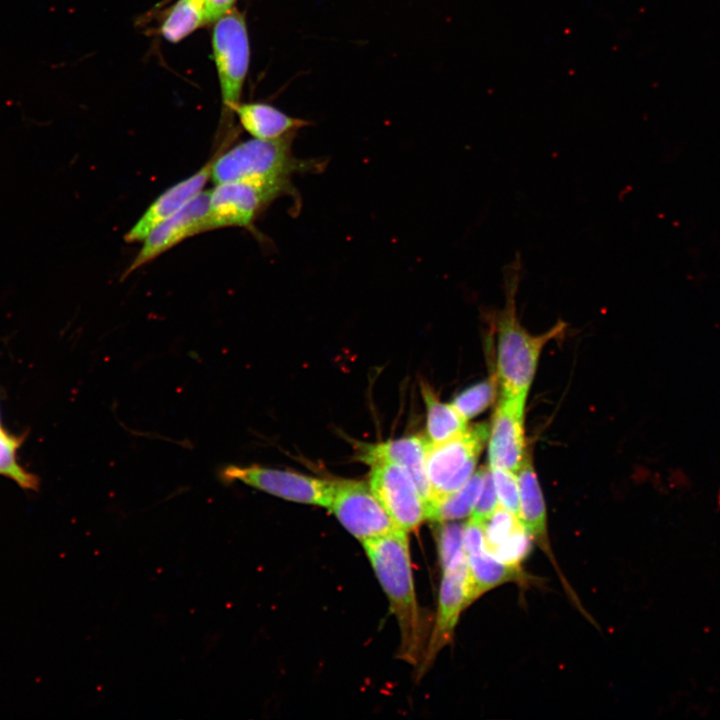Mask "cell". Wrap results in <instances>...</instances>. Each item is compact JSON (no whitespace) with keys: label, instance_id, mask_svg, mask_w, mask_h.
<instances>
[{"label":"cell","instance_id":"16","mask_svg":"<svg viewBox=\"0 0 720 720\" xmlns=\"http://www.w3.org/2000/svg\"><path fill=\"white\" fill-rule=\"evenodd\" d=\"M518 471L519 520L532 539H535L544 552L552 557L547 534L545 502L531 459L527 455Z\"/></svg>","mask_w":720,"mask_h":720},{"label":"cell","instance_id":"3","mask_svg":"<svg viewBox=\"0 0 720 720\" xmlns=\"http://www.w3.org/2000/svg\"><path fill=\"white\" fill-rule=\"evenodd\" d=\"M295 133L275 140L250 139L223 153H216L211 180L214 184L256 180L292 184L294 174L319 171L317 160L296 158L292 152Z\"/></svg>","mask_w":720,"mask_h":720},{"label":"cell","instance_id":"17","mask_svg":"<svg viewBox=\"0 0 720 720\" xmlns=\"http://www.w3.org/2000/svg\"><path fill=\"white\" fill-rule=\"evenodd\" d=\"M233 113L246 132L262 140L282 138L309 124L266 103H239Z\"/></svg>","mask_w":720,"mask_h":720},{"label":"cell","instance_id":"7","mask_svg":"<svg viewBox=\"0 0 720 720\" xmlns=\"http://www.w3.org/2000/svg\"><path fill=\"white\" fill-rule=\"evenodd\" d=\"M223 482H242L271 495L299 503L329 508L335 481L258 465H227L219 471Z\"/></svg>","mask_w":720,"mask_h":720},{"label":"cell","instance_id":"22","mask_svg":"<svg viewBox=\"0 0 720 720\" xmlns=\"http://www.w3.org/2000/svg\"><path fill=\"white\" fill-rule=\"evenodd\" d=\"M25 435H15L0 426V475L9 478L24 490L37 491L39 478L26 470L18 460V451Z\"/></svg>","mask_w":720,"mask_h":720},{"label":"cell","instance_id":"9","mask_svg":"<svg viewBox=\"0 0 720 720\" xmlns=\"http://www.w3.org/2000/svg\"><path fill=\"white\" fill-rule=\"evenodd\" d=\"M369 486L395 524L409 532L427 519L426 503L410 475L400 466L371 464Z\"/></svg>","mask_w":720,"mask_h":720},{"label":"cell","instance_id":"26","mask_svg":"<svg viewBox=\"0 0 720 720\" xmlns=\"http://www.w3.org/2000/svg\"><path fill=\"white\" fill-rule=\"evenodd\" d=\"M498 506L499 500L494 486L492 472L490 468L486 467L482 490L471 513V519L485 523Z\"/></svg>","mask_w":720,"mask_h":720},{"label":"cell","instance_id":"4","mask_svg":"<svg viewBox=\"0 0 720 720\" xmlns=\"http://www.w3.org/2000/svg\"><path fill=\"white\" fill-rule=\"evenodd\" d=\"M489 428L486 423L476 424L450 440L429 443L426 455V473L432 491L429 504L459 490L473 475Z\"/></svg>","mask_w":720,"mask_h":720},{"label":"cell","instance_id":"10","mask_svg":"<svg viewBox=\"0 0 720 720\" xmlns=\"http://www.w3.org/2000/svg\"><path fill=\"white\" fill-rule=\"evenodd\" d=\"M209 198V190L202 191L182 209L156 226L143 239L141 249L121 279L123 280L185 239L208 231Z\"/></svg>","mask_w":720,"mask_h":720},{"label":"cell","instance_id":"27","mask_svg":"<svg viewBox=\"0 0 720 720\" xmlns=\"http://www.w3.org/2000/svg\"><path fill=\"white\" fill-rule=\"evenodd\" d=\"M236 0H206V23H213L233 8Z\"/></svg>","mask_w":720,"mask_h":720},{"label":"cell","instance_id":"12","mask_svg":"<svg viewBox=\"0 0 720 720\" xmlns=\"http://www.w3.org/2000/svg\"><path fill=\"white\" fill-rule=\"evenodd\" d=\"M215 155L194 174L161 193L127 231L124 240L128 243L143 241L156 226L197 197L211 177Z\"/></svg>","mask_w":720,"mask_h":720},{"label":"cell","instance_id":"14","mask_svg":"<svg viewBox=\"0 0 720 720\" xmlns=\"http://www.w3.org/2000/svg\"><path fill=\"white\" fill-rule=\"evenodd\" d=\"M443 572L438 614L428 648V660L451 640L461 612L470 605L467 558Z\"/></svg>","mask_w":720,"mask_h":720},{"label":"cell","instance_id":"23","mask_svg":"<svg viewBox=\"0 0 720 720\" xmlns=\"http://www.w3.org/2000/svg\"><path fill=\"white\" fill-rule=\"evenodd\" d=\"M497 381L496 374L472 385L457 394L451 404L466 420L474 418L493 403Z\"/></svg>","mask_w":720,"mask_h":720},{"label":"cell","instance_id":"6","mask_svg":"<svg viewBox=\"0 0 720 720\" xmlns=\"http://www.w3.org/2000/svg\"><path fill=\"white\" fill-rule=\"evenodd\" d=\"M212 48L223 105L234 112L240 103L250 57L245 18L238 10L232 8L215 21Z\"/></svg>","mask_w":720,"mask_h":720},{"label":"cell","instance_id":"5","mask_svg":"<svg viewBox=\"0 0 720 720\" xmlns=\"http://www.w3.org/2000/svg\"><path fill=\"white\" fill-rule=\"evenodd\" d=\"M209 192L208 231L225 227L254 230L257 216L294 189L287 183L237 180L215 184Z\"/></svg>","mask_w":720,"mask_h":720},{"label":"cell","instance_id":"13","mask_svg":"<svg viewBox=\"0 0 720 720\" xmlns=\"http://www.w3.org/2000/svg\"><path fill=\"white\" fill-rule=\"evenodd\" d=\"M428 438L413 435L397 440L377 444H368L361 448L359 459L372 464L386 461L402 467L414 481L420 495L427 505L432 500V491L426 473V455Z\"/></svg>","mask_w":720,"mask_h":720},{"label":"cell","instance_id":"19","mask_svg":"<svg viewBox=\"0 0 720 720\" xmlns=\"http://www.w3.org/2000/svg\"><path fill=\"white\" fill-rule=\"evenodd\" d=\"M485 470L486 467H481L459 490L429 504L427 519L446 522L471 514L482 490Z\"/></svg>","mask_w":720,"mask_h":720},{"label":"cell","instance_id":"24","mask_svg":"<svg viewBox=\"0 0 720 720\" xmlns=\"http://www.w3.org/2000/svg\"><path fill=\"white\" fill-rule=\"evenodd\" d=\"M464 526L457 523L444 524L439 533V552L443 570L467 558L464 549Z\"/></svg>","mask_w":720,"mask_h":720},{"label":"cell","instance_id":"25","mask_svg":"<svg viewBox=\"0 0 720 720\" xmlns=\"http://www.w3.org/2000/svg\"><path fill=\"white\" fill-rule=\"evenodd\" d=\"M499 504L519 518V485L514 472L490 467Z\"/></svg>","mask_w":720,"mask_h":720},{"label":"cell","instance_id":"15","mask_svg":"<svg viewBox=\"0 0 720 720\" xmlns=\"http://www.w3.org/2000/svg\"><path fill=\"white\" fill-rule=\"evenodd\" d=\"M532 537L519 518L500 504L484 524V549L496 560L512 566L530 552Z\"/></svg>","mask_w":720,"mask_h":720},{"label":"cell","instance_id":"2","mask_svg":"<svg viewBox=\"0 0 720 720\" xmlns=\"http://www.w3.org/2000/svg\"><path fill=\"white\" fill-rule=\"evenodd\" d=\"M362 544L398 620L401 656L409 662H415L421 650L423 632L415 596L407 532L396 529Z\"/></svg>","mask_w":720,"mask_h":720},{"label":"cell","instance_id":"8","mask_svg":"<svg viewBox=\"0 0 720 720\" xmlns=\"http://www.w3.org/2000/svg\"><path fill=\"white\" fill-rule=\"evenodd\" d=\"M329 509L361 542L400 529L365 482L335 481Z\"/></svg>","mask_w":720,"mask_h":720},{"label":"cell","instance_id":"11","mask_svg":"<svg viewBox=\"0 0 720 720\" xmlns=\"http://www.w3.org/2000/svg\"><path fill=\"white\" fill-rule=\"evenodd\" d=\"M526 399L501 395L489 428V463L517 472L525 457L524 406Z\"/></svg>","mask_w":720,"mask_h":720},{"label":"cell","instance_id":"18","mask_svg":"<svg viewBox=\"0 0 720 720\" xmlns=\"http://www.w3.org/2000/svg\"><path fill=\"white\" fill-rule=\"evenodd\" d=\"M466 555L470 604L496 586L507 582L521 581L524 577L520 567L507 565L496 560L484 548Z\"/></svg>","mask_w":720,"mask_h":720},{"label":"cell","instance_id":"20","mask_svg":"<svg viewBox=\"0 0 720 720\" xmlns=\"http://www.w3.org/2000/svg\"><path fill=\"white\" fill-rule=\"evenodd\" d=\"M422 394L427 409V433L430 443L445 442L468 428L467 420L452 404L440 402L429 386L422 385Z\"/></svg>","mask_w":720,"mask_h":720},{"label":"cell","instance_id":"21","mask_svg":"<svg viewBox=\"0 0 720 720\" xmlns=\"http://www.w3.org/2000/svg\"><path fill=\"white\" fill-rule=\"evenodd\" d=\"M206 24V0H177L161 25V34L177 43Z\"/></svg>","mask_w":720,"mask_h":720},{"label":"cell","instance_id":"1","mask_svg":"<svg viewBox=\"0 0 720 720\" xmlns=\"http://www.w3.org/2000/svg\"><path fill=\"white\" fill-rule=\"evenodd\" d=\"M522 274L519 254L504 267L505 306L496 321L497 378L501 395L526 399L544 346L563 333L566 323L558 321L540 335L530 334L517 316L516 295Z\"/></svg>","mask_w":720,"mask_h":720},{"label":"cell","instance_id":"28","mask_svg":"<svg viewBox=\"0 0 720 720\" xmlns=\"http://www.w3.org/2000/svg\"><path fill=\"white\" fill-rule=\"evenodd\" d=\"M0 426H2L1 411H0Z\"/></svg>","mask_w":720,"mask_h":720}]
</instances>
